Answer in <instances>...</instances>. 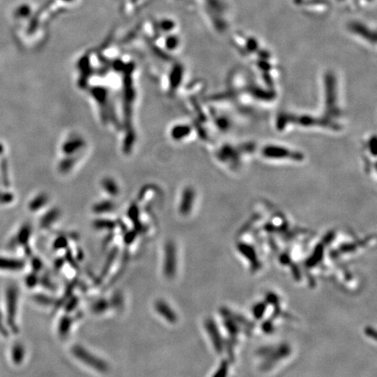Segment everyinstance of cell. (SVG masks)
Here are the masks:
<instances>
[{"label":"cell","instance_id":"5","mask_svg":"<svg viewBox=\"0 0 377 377\" xmlns=\"http://www.w3.org/2000/svg\"><path fill=\"white\" fill-rule=\"evenodd\" d=\"M362 1H366V2H368V3H370V2H372V1H374V0H362Z\"/></svg>","mask_w":377,"mask_h":377},{"label":"cell","instance_id":"1","mask_svg":"<svg viewBox=\"0 0 377 377\" xmlns=\"http://www.w3.org/2000/svg\"><path fill=\"white\" fill-rule=\"evenodd\" d=\"M261 156L265 159L274 160V161H282V160H290L292 162H301L303 157L302 153L295 151L281 145L269 144L263 147L261 150Z\"/></svg>","mask_w":377,"mask_h":377},{"label":"cell","instance_id":"4","mask_svg":"<svg viewBox=\"0 0 377 377\" xmlns=\"http://www.w3.org/2000/svg\"><path fill=\"white\" fill-rule=\"evenodd\" d=\"M168 307H169V306H167L164 303L161 302V301L157 304V312H158L160 314L162 313V315H163L164 318H166V319H173V314L171 313L170 308H168Z\"/></svg>","mask_w":377,"mask_h":377},{"label":"cell","instance_id":"3","mask_svg":"<svg viewBox=\"0 0 377 377\" xmlns=\"http://www.w3.org/2000/svg\"><path fill=\"white\" fill-rule=\"evenodd\" d=\"M73 353L75 354V357L78 358L79 360H82L84 363L89 365V367H92L95 369H98L99 371H105L107 369L106 364H104L103 361L95 358L94 355L88 353L83 348L76 346L73 350Z\"/></svg>","mask_w":377,"mask_h":377},{"label":"cell","instance_id":"2","mask_svg":"<svg viewBox=\"0 0 377 377\" xmlns=\"http://www.w3.org/2000/svg\"><path fill=\"white\" fill-rule=\"evenodd\" d=\"M346 28H347V30L353 35H355L363 41H367L369 44L375 45V42H376L375 31L366 23L354 20V21L348 22Z\"/></svg>","mask_w":377,"mask_h":377},{"label":"cell","instance_id":"6","mask_svg":"<svg viewBox=\"0 0 377 377\" xmlns=\"http://www.w3.org/2000/svg\"><path fill=\"white\" fill-rule=\"evenodd\" d=\"M298 1H299V3H300V2H301V1H302V0H298Z\"/></svg>","mask_w":377,"mask_h":377}]
</instances>
